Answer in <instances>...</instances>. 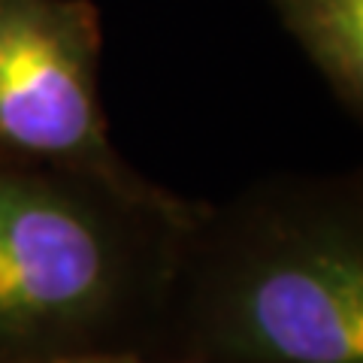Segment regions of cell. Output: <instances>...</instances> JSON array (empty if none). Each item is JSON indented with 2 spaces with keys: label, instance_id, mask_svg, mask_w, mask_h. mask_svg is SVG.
<instances>
[{
  "label": "cell",
  "instance_id": "cell-2",
  "mask_svg": "<svg viewBox=\"0 0 363 363\" xmlns=\"http://www.w3.org/2000/svg\"><path fill=\"white\" fill-rule=\"evenodd\" d=\"M197 206L149 179L0 164V363L152 357Z\"/></svg>",
  "mask_w": 363,
  "mask_h": 363
},
{
  "label": "cell",
  "instance_id": "cell-3",
  "mask_svg": "<svg viewBox=\"0 0 363 363\" xmlns=\"http://www.w3.org/2000/svg\"><path fill=\"white\" fill-rule=\"evenodd\" d=\"M100 55L91 0H0V164L145 179L109 140Z\"/></svg>",
  "mask_w": 363,
  "mask_h": 363
},
{
  "label": "cell",
  "instance_id": "cell-1",
  "mask_svg": "<svg viewBox=\"0 0 363 363\" xmlns=\"http://www.w3.org/2000/svg\"><path fill=\"white\" fill-rule=\"evenodd\" d=\"M152 357L363 363V176H269L182 233Z\"/></svg>",
  "mask_w": 363,
  "mask_h": 363
},
{
  "label": "cell",
  "instance_id": "cell-5",
  "mask_svg": "<svg viewBox=\"0 0 363 363\" xmlns=\"http://www.w3.org/2000/svg\"><path fill=\"white\" fill-rule=\"evenodd\" d=\"M79 363H185V360H164V357H149V354H109V357H91Z\"/></svg>",
  "mask_w": 363,
  "mask_h": 363
},
{
  "label": "cell",
  "instance_id": "cell-4",
  "mask_svg": "<svg viewBox=\"0 0 363 363\" xmlns=\"http://www.w3.org/2000/svg\"><path fill=\"white\" fill-rule=\"evenodd\" d=\"M336 104L363 118V0H267Z\"/></svg>",
  "mask_w": 363,
  "mask_h": 363
}]
</instances>
